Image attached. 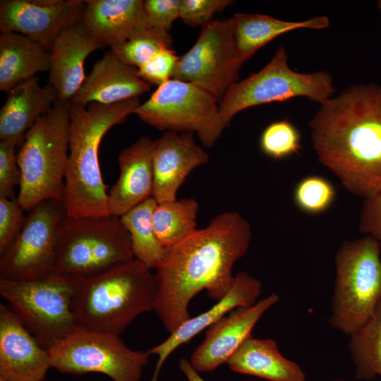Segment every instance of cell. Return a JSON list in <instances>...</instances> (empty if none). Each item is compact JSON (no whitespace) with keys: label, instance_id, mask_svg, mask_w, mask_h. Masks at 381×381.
Wrapping results in <instances>:
<instances>
[{"label":"cell","instance_id":"6da1fadb","mask_svg":"<svg viewBox=\"0 0 381 381\" xmlns=\"http://www.w3.org/2000/svg\"><path fill=\"white\" fill-rule=\"evenodd\" d=\"M251 237L249 222L229 211L166 249L164 261L155 269L153 310L169 333L190 318L189 304L198 293L206 291L216 301L227 294L234 282L233 267L248 252Z\"/></svg>","mask_w":381,"mask_h":381},{"label":"cell","instance_id":"7a4b0ae2","mask_svg":"<svg viewBox=\"0 0 381 381\" xmlns=\"http://www.w3.org/2000/svg\"><path fill=\"white\" fill-rule=\"evenodd\" d=\"M320 162L353 195L381 192V85L346 88L320 104L309 121Z\"/></svg>","mask_w":381,"mask_h":381},{"label":"cell","instance_id":"3957f363","mask_svg":"<svg viewBox=\"0 0 381 381\" xmlns=\"http://www.w3.org/2000/svg\"><path fill=\"white\" fill-rule=\"evenodd\" d=\"M140 104L139 98L87 107L69 104V152L64 198L67 216L109 214L108 193L99 166V145L107 131L134 114Z\"/></svg>","mask_w":381,"mask_h":381},{"label":"cell","instance_id":"277c9868","mask_svg":"<svg viewBox=\"0 0 381 381\" xmlns=\"http://www.w3.org/2000/svg\"><path fill=\"white\" fill-rule=\"evenodd\" d=\"M157 294L155 273L135 258L78 277L77 325L121 335L138 316L154 310Z\"/></svg>","mask_w":381,"mask_h":381},{"label":"cell","instance_id":"5b68a950","mask_svg":"<svg viewBox=\"0 0 381 381\" xmlns=\"http://www.w3.org/2000/svg\"><path fill=\"white\" fill-rule=\"evenodd\" d=\"M69 133V103L58 100L26 133L17 153V198L25 210L47 200L64 201Z\"/></svg>","mask_w":381,"mask_h":381},{"label":"cell","instance_id":"8992f818","mask_svg":"<svg viewBox=\"0 0 381 381\" xmlns=\"http://www.w3.org/2000/svg\"><path fill=\"white\" fill-rule=\"evenodd\" d=\"M380 252L379 243L365 235L344 241L336 254L329 322L346 334L364 325L381 301Z\"/></svg>","mask_w":381,"mask_h":381},{"label":"cell","instance_id":"52a82bcc","mask_svg":"<svg viewBox=\"0 0 381 381\" xmlns=\"http://www.w3.org/2000/svg\"><path fill=\"white\" fill-rule=\"evenodd\" d=\"M133 258L130 235L120 217L66 214L60 224L54 273L87 277Z\"/></svg>","mask_w":381,"mask_h":381},{"label":"cell","instance_id":"ba28073f","mask_svg":"<svg viewBox=\"0 0 381 381\" xmlns=\"http://www.w3.org/2000/svg\"><path fill=\"white\" fill-rule=\"evenodd\" d=\"M77 283L78 277L59 273L30 280L0 278V295L47 349L77 327L73 310Z\"/></svg>","mask_w":381,"mask_h":381},{"label":"cell","instance_id":"9c48e42d","mask_svg":"<svg viewBox=\"0 0 381 381\" xmlns=\"http://www.w3.org/2000/svg\"><path fill=\"white\" fill-rule=\"evenodd\" d=\"M334 92L331 75L324 71L301 73L292 70L285 48L280 47L261 70L234 83L219 102V107L228 127L236 114L252 107L298 97L322 104Z\"/></svg>","mask_w":381,"mask_h":381},{"label":"cell","instance_id":"30bf717a","mask_svg":"<svg viewBox=\"0 0 381 381\" xmlns=\"http://www.w3.org/2000/svg\"><path fill=\"white\" fill-rule=\"evenodd\" d=\"M47 349L52 368L61 373H97L112 381H140L150 356L128 347L120 334L78 325Z\"/></svg>","mask_w":381,"mask_h":381},{"label":"cell","instance_id":"8fae6325","mask_svg":"<svg viewBox=\"0 0 381 381\" xmlns=\"http://www.w3.org/2000/svg\"><path fill=\"white\" fill-rule=\"evenodd\" d=\"M134 114L160 131L195 133L207 147H212L227 127L212 95L193 83L174 79L158 86Z\"/></svg>","mask_w":381,"mask_h":381},{"label":"cell","instance_id":"7c38bea8","mask_svg":"<svg viewBox=\"0 0 381 381\" xmlns=\"http://www.w3.org/2000/svg\"><path fill=\"white\" fill-rule=\"evenodd\" d=\"M66 216L61 200H44L29 210L19 234L0 254V278L30 280L54 273L58 230Z\"/></svg>","mask_w":381,"mask_h":381},{"label":"cell","instance_id":"4fadbf2b","mask_svg":"<svg viewBox=\"0 0 381 381\" xmlns=\"http://www.w3.org/2000/svg\"><path fill=\"white\" fill-rule=\"evenodd\" d=\"M244 62L234 42L231 19L203 25L193 46L179 57L172 78L193 83L219 102L236 83Z\"/></svg>","mask_w":381,"mask_h":381},{"label":"cell","instance_id":"5bb4252c","mask_svg":"<svg viewBox=\"0 0 381 381\" xmlns=\"http://www.w3.org/2000/svg\"><path fill=\"white\" fill-rule=\"evenodd\" d=\"M82 0H1V32L23 35L50 52L60 34L81 20Z\"/></svg>","mask_w":381,"mask_h":381},{"label":"cell","instance_id":"9a60e30c","mask_svg":"<svg viewBox=\"0 0 381 381\" xmlns=\"http://www.w3.org/2000/svg\"><path fill=\"white\" fill-rule=\"evenodd\" d=\"M279 300L276 293L249 306L234 308L206 329L203 341L192 353L190 362L198 372H212L226 363L250 336L264 313Z\"/></svg>","mask_w":381,"mask_h":381},{"label":"cell","instance_id":"2e32d148","mask_svg":"<svg viewBox=\"0 0 381 381\" xmlns=\"http://www.w3.org/2000/svg\"><path fill=\"white\" fill-rule=\"evenodd\" d=\"M49 354L13 310L0 303V377L7 381H44Z\"/></svg>","mask_w":381,"mask_h":381},{"label":"cell","instance_id":"e0dca14e","mask_svg":"<svg viewBox=\"0 0 381 381\" xmlns=\"http://www.w3.org/2000/svg\"><path fill=\"white\" fill-rule=\"evenodd\" d=\"M209 161L193 133L165 131L155 140L152 155L153 193L157 204L176 200L187 176Z\"/></svg>","mask_w":381,"mask_h":381},{"label":"cell","instance_id":"ac0fdd59","mask_svg":"<svg viewBox=\"0 0 381 381\" xmlns=\"http://www.w3.org/2000/svg\"><path fill=\"white\" fill-rule=\"evenodd\" d=\"M262 286L261 282L248 273H237L231 289L224 297L207 310L195 317H190L171 332L164 341L147 350L150 356L157 355L158 357L150 381H158L165 361L178 347L190 341L234 308L255 303L260 295Z\"/></svg>","mask_w":381,"mask_h":381},{"label":"cell","instance_id":"d6986e66","mask_svg":"<svg viewBox=\"0 0 381 381\" xmlns=\"http://www.w3.org/2000/svg\"><path fill=\"white\" fill-rule=\"evenodd\" d=\"M150 90V85L138 76L137 68L110 50L93 65L69 104L82 107L94 103L112 104L139 98Z\"/></svg>","mask_w":381,"mask_h":381},{"label":"cell","instance_id":"ffe728a7","mask_svg":"<svg viewBox=\"0 0 381 381\" xmlns=\"http://www.w3.org/2000/svg\"><path fill=\"white\" fill-rule=\"evenodd\" d=\"M155 145V140L143 136L119 153V176L108 193L110 215L120 217L152 197Z\"/></svg>","mask_w":381,"mask_h":381},{"label":"cell","instance_id":"44dd1931","mask_svg":"<svg viewBox=\"0 0 381 381\" xmlns=\"http://www.w3.org/2000/svg\"><path fill=\"white\" fill-rule=\"evenodd\" d=\"M80 23L103 47L112 49L153 27L142 0H88Z\"/></svg>","mask_w":381,"mask_h":381},{"label":"cell","instance_id":"7402d4cb","mask_svg":"<svg viewBox=\"0 0 381 381\" xmlns=\"http://www.w3.org/2000/svg\"><path fill=\"white\" fill-rule=\"evenodd\" d=\"M103 47L80 21L60 34L49 52V83L55 89L58 101L71 102L86 78L84 69L86 58Z\"/></svg>","mask_w":381,"mask_h":381},{"label":"cell","instance_id":"603a6c76","mask_svg":"<svg viewBox=\"0 0 381 381\" xmlns=\"http://www.w3.org/2000/svg\"><path fill=\"white\" fill-rule=\"evenodd\" d=\"M54 87L41 86L37 77L13 87L7 92L0 111V140L20 143L36 121L57 101Z\"/></svg>","mask_w":381,"mask_h":381},{"label":"cell","instance_id":"cb8c5ba5","mask_svg":"<svg viewBox=\"0 0 381 381\" xmlns=\"http://www.w3.org/2000/svg\"><path fill=\"white\" fill-rule=\"evenodd\" d=\"M226 363L235 373L269 381H306L299 365L283 356L272 338L249 337Z\"/></svg>","mask_w":381,"mask_h":381},{"label":"cell","instance_id":"d4e9b609","mask_svg":"<svg viewBox=\"0 0 381 381\" xmlns=\"http://www.w3.org/2000/svg\"><path fill=\"white\" fill-rule=\"evenodd\" d=\"M231 19L236 50L243 62L284 33L302 28L321 30L329 25V20L325 16L286 21L264 14L238 13Z\"/></svg>","mask_w":381,"mask_h":381},{"label":"cell","instance_id":"484cf974","mask_svg":"<svg viewBox=\"0 0 381 381\" xmlns=\"http://www.w3.org/2000/svg\"><path fill=\"white\" fill-rule=\"evenodd\" d=\"M50 54L29 37L16 32H1L0 90L8 92L16 85L49 72Z\"/></svg>","mask_w":381,"mask_h":381},{"label":"cell","instance_id":"4316f807","mask_svg":"<svg viewBox=\"0 0 381 381\" xmlns=\"http://www.w3.org/2000/svg\"><path fill=\"white\" fill-rule=\"evenodd\" d=\"M157 205L150 197L120 217L129 233L134 258L152 270L157 269L166 255V249L157 238L152 222Z\"/></svg>","mask_w":381,"mask_h":381},{"label":"cell","instance_id":"83f0119b","mask_svg":"<svg viewBox=\"0 0 381 381\" xmlns=\"http://www.w3.org/2000/svg\"><path fill=\"white\" fill-rule=\"evenodd\" d=\"M199 205L193 198L176 199L157 204L152 222L159 242L165 248L182 242L197 230Z\"/></svg>","mask_w":381,"mask_h":381},{"label":"cell","instance_id":"f1b7e54d","mask_svg":"<svg viewBox=\"0 0 381 381\" xmlns=\"http://www.w3.org/2000/svg\"><path fill=\"white\" fill-rule=\"evenodd\" d=\"M349 349L356 378L381 377V301L370 319L351 335Z\"/></svg>","mask_w":381,"mask_h":381},{"label":"cell","instance_id":"f546056e","mask_svg":"<svg viewBox=\"0 0 381 381\" xmlns=\"http://www.w3.org/2000/svg\"><path fill=\"white\" fill-rule=\"evenodd\" d=\"M171 42L169 32L152 27L110 50L126 64L138 68L160 50L171 47Z\"/></svg>","mask_w":381,"mask_h":381},{"label":"cell","instance_id":"4dcf8cb0","mask_svg":"<svg viewBox=\"0 0 381 381\" xmlns=\"http://www.w3.org/2000/svg\"><path fill=\"white\" fill-rule=\"evenodd\" d=\"M337 196L334 185L325 177L310 175L295 186L293 199L296 206L308 214H320L329 210Z\"/></svg>","mask_w":381,"mask_h":381},{"label":"cell","instance_id":"1f68e13d","mask_svg":"<svg viewBox=\"0 0 381 381\" xmlns=\"http://www.w3.org/2000/svg\"><path fill=\"white\" fill-rule=\"evenodd\" d=\"M259 146L265 156L282 160L300 153L302 150L301 135L298 129L288 119L276 121L264 128Z\"/></svg>","mask_w":381,"mask_h":381},{"label":"cell","instance_id":"d6a6232c","mask_svg":"<svg viewBox=\"0 0 381 381\" xmlns=\"http://www.w3.org/2000/svg\"><path fill=\"white\" fill-rule=\"evenodd\" d=\"M17 196L0 197V254L15 240L26 219Z\"/></svg>","mask_w":381,"mask_h":381},{"label":"cell","instance_id":"836d02e7","mask_svg":"<svg viewBox=\"0 0 381 381\" xmlns=\"http://www.w3.org/2000/svg\"><path fill=\"white\" fill-rule=\"evenodd\" d=\"M178 60L171 47L164 48L138 68L137 73L148 84L159 86L172 78Z\"/></svg>","mask_w":381,"mask_h":381},{"label":"cell","instance_id":"e575fe53","mask_svg":"<svg viewBox=\"0 0 381 381\" xmlns=\"http://www.w3.org/2000/svg\"><path fill=\"white\" fill-rule=\"evenodd\" d=\"M17 145L11 140H0V197H16L15 188L20 184L21 174L16 153Z\"/></svg>","mask_w":381,"mask_h":381},{"label":"cell","instance_id":"d590c367","mask_svg":"<svg viewBox=\"0 0 381 381\" xmlns=\"http://www.w3.org/2000/svg\"><path fill=\"white\" fill-rule=\"evenodd\" d=\"M230 0H180V18L190 26L202 27L213 16L233 4Z\"/></svg>","mask_w":381,"mask_h":381},{"label":"cell","instance_id":"8d00e7d4","mask_svg":"<svg viewBox=\"0 0 381 381\" xmlns=\"http://www.w3.org/2000/svg\"><path fill=\"white\" fill-rule=\"evenodd\" d=\"M144 7L151 25L169 32L173 23L180 18V0H146Z\"/></svg>","mask_w":381,"mask_h":381},{"label":"cell","instance_id":"74e56055","mask_svg":"<svg viewBox=\"0 0 381 381\" xmlns=\"http://www.w3.org/2000/svg\"><path fill=\"white\" fill-rule=\"evenodd\" d=\"M358 229L375 238L381 246V192L364 200L360 212Z\"/></svg>","mask_w":381,"mask_h":381},{"label":"cell","instance_id":"f35d334b","mask_svg":"<svg viewBox=\"0 0 381 381\" xmlns=\"http://www.w3.org/2000/svg\"><path fill=\"white\" fill-rule=\"evenodd\" d=\"M179 367L181 372L186 375L188 381H205L191 365L190 361L182 358L179 361Z\"/></svg>","mask_w":381,"mask_h":381},{"label":"cell","instance_id":"ab89813d","mask_svg":"<svg viewBox=\"0 0 381 381\" xmlns=\"http://www.w3.org/2000/svg\"><path fill=\"white\" fill-rule=\"evenodd\" d=\"M377 8H378V10L380 13V15H381V0L378 1L377 2Z\"/></svg>","mask_w":381,"mask_h":381},{"label":"cell","instance_id":"60d3db41","mask_svg":"<svg viewBox=\"0 0 381 381\" xmlns=\"http://www.w3.org/2000/svg\"><path fill=\"white\" fill-rule=\"evenodd\" d=\"M332 381H346V380H341V379H335V380H333Z\"/></svg>","mask_w":381,"mask_h":381},{"label":"cell","instance_id":"b9f144b4","mask_svg":"<svg viewBox=\"0 0 381 381\" xmlns=\"http://www.w3.org/2000/svg\"><path fill=\"white\" fill-rule=\"evenodd\" d=\"M0 381H7V380H6L5 379H4L2 377H0Z\"/></svg>","mask_w":381,"mask_h":381}]
</instances>
